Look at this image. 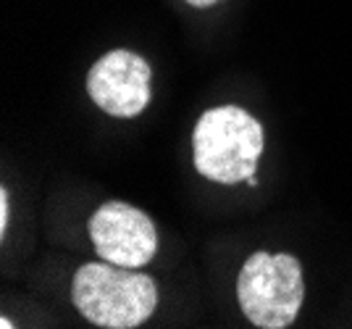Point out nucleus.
<instances>
[{"mask_svg": "<svg viewBox=\"0 0 352 329\" xmlns=\"http://www.w3.org/2000/svg\"><path fill=\"white\" fill-rule=\"evenodd\" d=\"M263 145V124L239 105L210 108L197 119L192 132L195 169L219 184H236L255 177Z\"/></svg>", "mask_w": 352, "mask_h": 329, "instance_id": "nucleus-1", "label": "nucleus"}, {"mask_svg": "<svg viewBox=\"0 0 352 329\" xmlns=\"http://www.w3.org/2000/svg\"><path fill=\"white\" fill-rule=\"evenodd\" d=\"M8 226V193L0 190V229Z\"/></svg>", "mask_w": 352, "mask_h": 329, "instance_id": "nucleus-6", "label": "nucleus"}, {"mask_svg": "<svg viewBox=\"0 0 352 329\" xmlns=\"http://www.w3.org/2000/svg\"><path fill=\"white\" fill-rule=\"evenodd\" d=\"M150 63L132 50H111L87 74V92L100 111L132 119L150 103Z\"/></svg>", "mask_w": 352, "mask_h": 329, "instance_id": "nucleus-5", "label": "nucleus"}, {"mask_svg": "<svg viewBox=\"0 0 352 329\" xmlns=\"http://www.w3.org/2000/svg\"><path fill=\"white\" fill-rule=\"evenodd\" d=\"M0 327H3V329H11V327H14V324H11L8 319H0Z\"/></svg>", "mask_w": 352, "mask_h": 329, "instance_id": "nucleus-8", "label": "nucleus"}, {"mask_svg": "<svg viewBox=\"0 0 352 329\" xmlns=\"http://www.w3.org/2000/svg\"><path fill=\"white\" fill-rule=\"evenodd\" d=\"M239 308L261 329H287L302 308V266L289 253H252L236 279Z\"/></svg>", "mask_w": 352, "mask_h": 329, "instance_id": "nucleus-3", "label": "nucleus"}, {"mask_svg": "<svg viewBox=\"0 0 352 329\" xmlns=\"http://www.w3.org/2000/svg\"><path fill=\"white\" fill-rule=\"evenodd\" d=\"M89 237L103 261L126 269L150 264L158 251V235L150 216L121 200H111L92 213Z\"/></svg>", "mask_w": 352, "mask_h": 329, "instance_id": "nucleus-4", "label": "nucleus"}, {"mask_svg": "<svg viewBox=\"0 0 352 329\" xmlns=\"http://www.w3.org/2000/svg\"><path fill=\"white\" fill-rule=\"evenodd\" d=\"M190 6H197V8H208V6H213V3H219V0H187Z\"/></svg>", "mask_w": 352, "mask_h": 329, "instance_id": "nucleus-7", "label": "nucleus"}, {"mask_svg": "<svg viewBox=\"0 0 352 329\" xmlns=\"http://www.w3.org/2000/svg\"><path fill=\"white\" fill-rule=\"evenodd\" d=\"M72 300L87 321L105 329H132L158 306V287L147 274L108 261L85 264L74 274Z\"/></svg>", "mask_w": 352, "mask_h": 329, "instance_id": "nucleus-2", "label": "nucleus"}]
</instances>
